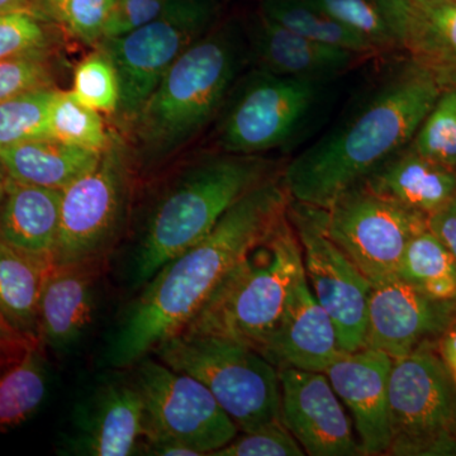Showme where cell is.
Listing matches in <instances>:
<instances>
[{
  "label": "cell",
  "instance_id": "1",
  "mask_svg": "<svg viewBox=\"0 0 456 456\" xmlns=\"http://www.w3.org/2000/svg\"><path fill=\"white\" fill-rule=\"evenodd\" d=\"M289 202L281 173L251 189L208 235L164 264L117 329L108 349L110 364L132 367L179 334L224 275L283 220Z\"/></svg>",
  "mask_w": 456,
  "mask_h": 456
},
{
  "label": "cell",
  "instance_id": "2",
  "mask_svg": "<svg viewBox=\"0 0 456 456\" xmlns=\"http://www.w3.org/2000/svg\"><path fill=\"white\" fill-rule=\"evenodd\" d=\"M441 90L412 60L397 62L334 127L284 165L290 200L327 208L413 140Z\"/></svg>",
  "mask_w": 456,
  "mask_h": 456
},
{
  "label": "cell",
  "instance_id": "3",
  "mask_svg": "<svg viewBox=\"0 0 456 456\" xmlns=\"http://www.w3.org/2000/svg\"><path fill=\"white\" fill-rule=\"evenodd\" d=\"M251 64L245 23L218 22L174 61L134 117V139L147 161L169 158L221 113Z\"/></svg>",
  "mask_w": 456,
  "mask_h": 456
},
{
  "label": "cell",
  "instance_id": "4",
  "mask_svg": "<svg viewBox=\"0 0 456 456\" xmlns=\"http://www.w3.org/2000/svg\"><path fill=\"white\" fill-rule=\"evenodd\" d=\"M283 167L269 156L224 151L185 167L147 218L134 250V283L146 284L164 264L208 235L237 200Z\"/></svg>",
  "mask_w": 456,
  "mask_h": 456
},
{
  "label": "cell",
  "instance_id": "5",
  "mask_svg": "<svg viewBox=\"0 0 456 456\" xmlns=\"http://www.w3.org/2000/svg\"><path fill=\"white\" fill-rule=\"evenodd\" d=\"M302 277L301 245L285 216L224 275L183 330L221 336L257 351Z\"/></svg>",
  "mask_w": 456,
  "mask_h": 456
},
{
  "label": "cell",
  "instance_id": "6",
  "mask_svg": "<svg viewBox=\"0 0 456 456\" xmlns=\"http://www.w3.org/2000/svg\"><path fill=\"white\" fill-rule=\"evenodd\" d=\"M159 360L204 384L241 432L281 419L279 370L248 345L180 331L155 347Z\"/></svg>",
  "mask_w": 456,
  "mask_h": 456
},
{
  "label": "cell",
  "instance_id": "7",
  "mask_svg": "<svg viewBox=\"0 0 456 456\" xmlns=\"http://www.w3.org/2000/svg\"><path fill=\"white\" fill-rule=\"evenodd\" d=\"M327 84L253 66L237 80L218 114L221 151L264 155L287 149L314 118Z\"/></svg>",
  "mask_w": 456,
  "mask_h": 456
},
{
  "label": "cell",
  "instance_id": "8",
  "mask_svg": "<svg viewBox=\"0 0 456 456\" xmlns=\"http://www.w3.org/2000/svg\"><path fill=\"white\" fill-rule=\"evenodd\" d=\"M388 399L392 441L386 455L456 456V384L437 342L393 360Z\"/></svg>",
  "mask_w": 456,
  "mask_h": 456
},
{
  "label": "cell",
  "instance_id": "9",
  "mask_svg": "<svg viewBox=\"0 0 456 456\" xmlns=\"http://www.w3.org/2000/svg\"><path fill=\"white\" fill-rule=\"evenodd\" d=\"M131 188L127 151L113 137L98 164L62 191L53 264H101L121 236Z\"/></svg>",
  "mask_w": 456,
  "mask_h": 456
},
{
  "label": "cell",
  "instance_id": "10",
  "mask_svg": "<svg viewBox=\"0 0 456 456\" xmlns=\"http://www.w3.org/2000/svg\"><path fill=\"white\" fill-rule=\"evenodd\" d=\"M132 367L131 380L145 407L143 443L170 441L212 455L239 435L233 419L196 378L149 355Z\"/></svg>",
  "mask_w": 456,
  "mask_h": 456
},
{
  "label": "cell",
  "instance_id": "11",
  "mask_svg": "<svg viewBox=\"0 0 456 456\" xmlns=\"http://www.w3.org/2000/svg\"><path fill=\"white\" fill-rule=\"evenodd\" d=\"M220 11V0H194L173 16L99 42L118 77L116 113L134 121L174 61L217 25Z\"/></svg>",
  "mask_w": 456,
  "mask_h": 456
},
{
  "label": "cell",
  "instance_id": "12",
  "mask_svg": "<svg viewBox=\"0 0 456 456\" xmlns=\"http://www.w3.org/2000/svg\"><path fill=\"white\" fill-rule=\"evenodd\" d=\"M326 227L370 284L377 285L395 277L411 240L428 230V216L359 183L327 207Z\"/></svg>",
  "mask_w": 456,
  "mask_h": 456
},
{
  "label": "cell",
  "instance_id": "13",
  "mask_svg": "<svg viewBox=\"0 0 456 456\" xmlns=\"http://www.w3.org/2000/svg\"><path fill=\"white\" fill-rule=\"evenodd\" d=\"M287 216L301 245L305 279L334 321L342 350L362 349L370 281L330 237L326 208L290 200Z\"/></svg>",
  "mask_w": 456,
  "mask_h": 456
},
{
  "label": "cell",
  "instance_id": "14",
  "mask_svg": "<svg viewBox=\"0 0 456 456\" xmlns=\"http://www.w3.org/2000/svg\"><path fill=\"white\" fill-rule=\"evenodd\" d=\"M456 321L454 299L419 292L397 277L371 285L364 347L403 358L425 342H437Z\"/></svg>",
  "mask_w": 456,
  "mask_h": 456
},
{
  "label": "cell",
  "instance_id": "15",
  "mask_svg": "<svg viewBox=\"0 0 456 456\" xmlns=\"http://www.w3.org/2000/svg\"><path fill=\"white\" fill-rule=\"evenodd\" d=\"M281 419L305 454L359 456V441L341 399L323 371L279 370Z\"/></svg>",
  "mask_w": 456,
  "mask_h": 456
},
{
  "label": "cell",
  "instance_id": "16",
  "mask_svg": "<svg viewBox=\"0 0 456 456\" xmlns=\"http://www.w3.org/2000/svg\"><path fill=\"white\" fill-rule=\"evenodd\" d=\"M393 359L362 347L344 351L323 373L355 424L362 454L386 455L392 441L388 384Z\"/></svg>",
  "mask_w": 456,
  "mask_h": 456
},
{
  "label": "cell",
  "instance_id": "17",
  "mask_svg": "<svg viewBox=\"0 0 456 456\" xmlns=\"http://www.w3.org/2000/svg\"><path fill=\"white\" fill-rule=\"evenodd\" d=\"M278 370L325 371L344 353L338 329L312 293L307 279L294 285L283 314L257 350Z\"/></svg>",
  "mask_w": 456,
  "mask_h": 456
},
{
  "label": "cell",
  "instance_id": "18",
  "mask_svg": "<svg viewBox=\"0 0 456 456\" xmlns=\"http://www.w3.org/2000/svg\"><path fill=\"white\" fill-rule=\"evenodd\" d=\"M251 65L270 73L331 83L368 57L308 40L259 11L245 23Z\"/></svg>",
  "mask_w": 456,
  "mask_h": 456
},
{
  "label": "cell",
  "instance_id": "19",
  "mask_svg": "<svg viewBox=\"0 0 456 456\" xmlns=\"http://www.w3.org/2000/svg\"><path fill=\"white\" fill-rule=\"evenodd\" d=\"M98 263L53 264L45 275L38 299V338L61 351L82 338L94 312Z\"/></svg>",
  "mask_w": 456,
  "mask_h": 456
},
{
  "label": "cell",
  "instance_id": "20",
  "mask_svg": "<svg viewBox=\"0 0 456 456\" xmlns=\"http://www.w3.org/2000/svg\"><path fill=\"white\" fill-rule=\"evenodd\" d=\"M143 437L145 407L131 380L98 389L74 443L82 455L127 456L141 454Z\"/></svg>",
  "mask_w": 456,
  "mask_h": 456
},
{
  "label": "cell",
  "instance_id": "21",
  "mask_svg": "<svg viewBox=\"0 0 456 456\" xmlns=\"http://www.w3.org/2000/svg\"><path fill=\"white\" fill-rule=\"evenodd\" d=\"M61 200L62 191L26 184L8 176L0 203V237L18 250L53 265Z\"/></svg>",
  "mask_w": 456,
  "mask_h": 456
},
{
  "label": "cell",
  "instance_id": "22",
  "mask_svg": "<svg viewBox=\"0 0 456 456\" xmlns=\"http://www.w3.org/2000/svg\"><path fill=\"white\" fill-rule=\"evenodd\" d=\"M398 37L402 53L441 88L456 86V0H406Z\"/></svg>",
  "mask_w": 456,
  "mask_h": 456
},
{
  "label": "cell",
  "instance_id": "23",
  "mask_svg": "<svg viewBox=\"0 0 456 456\" xmlns=\"http://www.w3.org/2000/svg\"><path fill=\"white\" fill-rule=\"evenodd\" d=\"M410 143L360 183L428 217L456 193V170L419 154Z\"/></svg>",
  "mask_w": 456,
  "mask_h": 456
},
{
  "label": "cell",
  "instance_id": "24",
  "mask_svg": "<svg viewBox=\"0 0 456 456\" xmlns=\"http://www.w3.org/2000/svg\"><path fill=\"white\" fill-rule=\"evenodd\" d=\"M102 152L66 145L55 139L26 141L2 147L0 161L8 176L37 187L64 191L98 164Z\"/></svg>",
  "mask_w": 456,
  "mask_h": 456
},
{
  "label": "cell",
  "instance_id": "25",
  "mask_svg": "<svg viewBox=\"0 0 456 456\" xmlns=\"http://www.w3.org/2000/svg\"><path fill=\"white\" fill-rule=\"evenodd\" d=\"M50 266L0 237V314L28 338H38V299Z\"/></svg>",
  "mask_w": 456,
  "mask_h": 456
},
{
  "label": "cell",
  "instance_id": "26",
  "mask_svg": "<svg viewBox=\"0 0 456 456\" xmlns=\"http://www.w3.org/2000/svg\"><path fill=\"white\" fill-rule=\"evenodd\" d=\"M47 378L41 340L0 369V434L31 419L46 397Z\"/></svg>",
  "mask_w": 456,
  "mask_h": 456
},
{
  "label": "cell",
  "instance_id": "27",
  "mask_svg": "<svg viewBox=\"0 0 456 456\" xmlns=\"http://www.w3.org/2000/svg\"><path fill=\"white\" fill-rule=\"evenodd\" d=\"M259 11L308 40L354 51L365 57L378 55L362 36L327 13L316 0H261Z\"/></svg>",
  "mask_w": 456,
  "mask_h": 456
},
{
  "label": "cell",
  "instance_id": "28",
  "mask_svg": "<svg viewBox=\"0 0 456 456\" xmlns=\"http://www.w3.org/2000/svg\"><path fill=\"white\" fill-rule=\"evenodd\" d=\"M395 277L426 296L454 299L456 259L431 231L425 230L407 245Z\"/></svg>",
  "mask_w": 456,
  "mask_h": 456
},
{
  "label": "cell",
  "instance_id": "29",
  "mask_svg": "<svg viewBox=\"0 0 456 456\" xmlns=\"http://www.w3.org/2000/svg\"><path fill=\"white\" fill-rule=\"evenodd\" d=\"M327 13L362 36L378 53L401 51L399 22L404 0H316Z\"/></svg>",
  "mask_w": 456,
  "mask_h": 456
},
{
  "label": "cell",
  "instance_id": "30",
  "mask_svg": "<svg viewBox=\"0 0 456 456\" xmlns=\"http://www.w3.org/2000/svg\"><path fill=\"white\" fill-rule=\"evenodd\" d=\"M51 139L103 152L112 142L101 113L79 101L71 90L59 89L50 108Z\"/></svg>",
  "mask_w": 456,
  "mask_h": 456
},
{
  "label": "cell",
  "instance_id": "31",
  "mask_svg": "<svg viewBox=\"0 0 456 456\" xmlns=\"http://www.w3.org/2000/svg\"><path fill=\"white\" fill-rule=\"evenodd\" d=\"M59 88L49 86L0 102V149L26 141L51 139V103Z\"/></svg>",
  "mask_w": 456,
  "mask_h": 456
},
{
  "label": "cell",
  "instance_id": "32",
  "mask_svg": "<svg viewBox=\"0 0 456 456\" xmlns=\"http://www.w3.org/2000/svg\"><path fill=\"white\" fill-rule=\"evenodd\" d=\"M117 0H40L35 14L61 28L75 40L94 46L103 40L104 29Z\"/></svg>",
  "mask_w": 456,
  "mask_h": 456
},
{
  "label": "cell",
  "instance_id": "33",
  "mask_svg": "<svg viewBox=\"0 0 456 456\" xmlns=\"http://www.w3.org/2000/svg\"><path fill=\"white\" fill-rule=\"evenodd\" d=\"M410 145L425 158L456 170V86L441 90Z\"/></svg>",
  "mask_w": 456,
  "mask_h": 456
},
{
  "label": "cell",
  "instance_id": "34",
  "mask_svg": "<svg viewBox=\"0 0 456 456\" xmlns=\"http://www.w3.org/2000/svg\"><path fill=\"white\" fill-rule=\"evenodd\" d=\"M83 104L99 113H116L119 83L112 60L101 47L84 57L74 71L71 89Z\"/></svg>",
  "mask_w": 456,
  "mask_h": 456
},
{
  "label": "cell",
  "instance_id": "35",
  "mask_svg": "<svg viewBox=\"0 0 456 456\" xmlns=\"http://www.w3.org/2000/svg\"><path fill=\"white\" fill-rule=\"evenodd\" d=\"M53 53V49H40L0 60V102L55 86Z\"/></svg>",
  "mask_w": 456,
  "mask_h": 456
},
{
  "label": "cell",
  "instance_id": "36",
  "mask_svg": "<svg viewBox=\"0 0 456 456\" xmlns=\"http://www.w3.org/2000/svg\"><path fill=\"white\" fill-rule=\"evenodd\" d=\"M56 26L31 12L0 14V60L28 51L53 49Z\"/></svg>",
  "mask_w": 456,
  "mask_h": 456
},
{
  "label": "cell",
  "instance_id": "37",
  "mask_svg": "<svg viewBox=\"0 0 456 456\" xmlns=\"http://www.w3.org/2000/svg\"><path fill=\"white\" fill-rule=\"evenodd\" d=\"M305 450L283 421L260 430L242 432L213 456H303Z\"/></svg>",
  "mask_w": 456,
  "mask_h": 456
},
{
  "label": "cell",
  "instance_id": "38",
  "mask_svg": "<svg viewBox=\"0 0 456 456\" xmlns=\"http://www.w3.org/2000/svg\"><path fill=\"white\" fill-rule=\"evenodd\" d=\"M193 2L194 0H117L104 29L103 40L118 37L147 23L173 16Z\"/></svg>",
  "mask_w": 456,
  "mask_h": 456
},
{
  "label": "cell",
  "instance_id": "39",
  "mask_svg": "<svg viewBox=\"0 0 456 456\" xmlns=\"http://www.w3.org/2000/svg\"><path fill=\"white\" fill-rule=\"evenodd\" d=\"M428 230L449 248L456 259V193L428 216Z\"/></svg>",
  "mask_w": 456,
  "mask_h": 456
},
{
  "label": "cell",
  "instance_id": "40",
  "mask_svg": "<svg viewBox=\"0 0 456 456\" xmlns=\"http://www.w3.org/2000/svg\"><path fill=\"white\" fill-rule=\"evenodd\" d=\"M36 340H40V338H28L18 331L8 322L7 318L0 314V346L25 347Z\"/></svg>",
  "mask_w": 456,
  "mask_h": 456
},
{
  "label": "cell",
  "instance_id": "41",
  "mask_svg": "<svg viewBox=\"0 0 456 456\" xmlns=\"http://www.w3.org/2000/svg\"><path fill=\"white\" fill-rule=\"evenodd\" d=\"M437 349L449 368H456V321L437 341Z\"/></svg>",
  "mask_w": 456,
  "mask_h": 456
},
{
  "label": "cell",
  "instance_id": "42",
  "mask_svg": "<svg viewBox=\"0 0 456 456\" xmlns=\"http://www.w3.org/2000/svg\"><path fill=\"white\" fill-rule=\"evenodd\" d=\"M40 0H0V14L9 12H31L35 14Z\"/></svg>",
  "mask_w": 456,
  "mask_h": 456
},
{
  "label": "cell",
  "instance_id": "43",
  "mask_svg": "<svg viewBox=\"0 0 456 456\" xmlns=\"http://www.w3.org/2000/svg\"><path fill=\"white\" fill-rule=\"evenodd\" d=\"M35 342V341H33ZM31 345V344H29ZM28 345V346H29ZM7 347V346H0V369L7 365L9 362L16 359L17 356H20V354L23 353L27 349V347Z\"/></svg>",
  "mask_w": 456,
  "mask_h": 456
},
{
  "label": "cell",
  "instance_id": "44",
  "mask_svg": "<svg viewBox=\"0 0 456 456\" xmlns=\"http://www.w3.org/2000/svg\"><path fill=\"white\" fill-rule=\"evenodd\" d=\"M8 174L3 167L2 161H0V203H2L3 198H4L5 185H7Z\"/></svg>",
  "mask_w": 456,
  "mask_h": 456
},
{
  "label": "cell",
  "instance_id": "45",
  "mask_svg": "<svg viewBox=\"0 0 456 456\" xmlns=\"http://www.w3.org/2000/svg\"><path fill=\"white\" fill-rule=\"evenodd\" d=\"M452 375H454V380H455V384H456V368L452 369Z\"/></svg>",
  "mask_w": 456,
  "mask_h": 456
},
{
  "label": "cell",
  "instance_id": "46",
  "mask_svg": "<svg viewBox=\"0 0 456 456\" xmlns=\"http://www.w3.org/2000/svg\"><path fill=\"white\" fill-rule=\"evenodd\" d=\"M454 302H455V305H456V294H455V297H454Z\"/></svg>",
  "mask_w": 456,
  "mask_h": 456
}]
</instances>
